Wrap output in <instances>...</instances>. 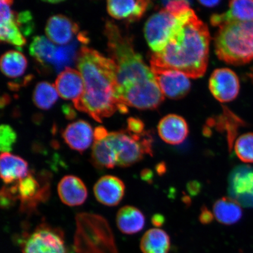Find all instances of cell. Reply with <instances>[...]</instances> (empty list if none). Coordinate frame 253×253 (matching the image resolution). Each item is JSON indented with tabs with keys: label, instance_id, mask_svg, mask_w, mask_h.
Wrapping results in <instances>:
<instances>
[{
	"label": "cell",
	"instance_id": "6",
	"mask_svg": "<svg viewBox=\"0 0 253 253\" xmlns=\"http://www.w3.org/2000/svg\"><path fill=\"white\" fill-rule=\"evenodd\" d=\"M116 152L117 166L128 167L143 159L144 155L153 156V138L148 132L135 135L127 130L109 132Z\"/></svg>",
	"mask_w": 253,
	"mask_h": 253
},
{
	"label": "cell",
	"instance_id": "4",
	"mask_svg": "<svg viewBox=\"0 0 253 253\" xmlns=\"http://www.w3.org/2000/svg\"><path fill=\"white\" fill-rule=\"evenodd\" d=\"M215 53L228 64L241 65L253 60V21L221 25L214 37Z\"/></svg>",
	"mask_w": 253,
	"mask_h": 253
},
{
	"label": "cell",
	"instance_id": "29",
	"mask_svg": "<svg viewBox=\"0 0 253 253\" xmlns=\"http://www.w3.org/2000/svg\"><path fill=\"white\" fill-rule=\"evenodd\" d=\"M58 96L55 85L46 82H41L34 88L33 102L41 109H49L56 103Z\"/></svg>",
	"mask_w": 253,
	"mask_h": 253
},
{
	"label": "cell",
	"instance_id": "43",
	"mask_svg": "<svg viewBox=\"0 0 253 253\" xmlns=\"http://www.w3.org/2000/svg\"><path fill=\"white\" fill-rule=\"evenodd\" d=\"M166 167L164 164H160L157 167V170L158 173H164L166 172Z\"/></svg>",
	"mask_w": 253,
	"mask_h": 253
},
{
	"label": "cell",
	"instance_id": "17",
	"mask_svg": "<svg viewBox=\"0 0 253 253\" xmlns=\"http://www.w3.org/2000/svg\"><path fill=\"white\" fill-rule=\"evenodd\" d=\"M79 31L77 24L66 16L58 14L50 17L45 27L47 39L58 45H65Z\"/></svg>",
	"mask_w": 253,
	"mask_h": 253
},
{
	"label": "cell",
	"instance_id": "38",
	"mask_svg": "<svg viewBox=\"0 0 253 253\" xmlns=\"http://www.w3.org/2000/svg\"><path fill=\"white\" fill-rule=\"evenodd\" d=\"M188 191L192 195H197L201 191V185L197 181H192L188 183Z\"/></svg>",
	"mask_w": 253,
	"mask_h": 253
},
{
	"label": "cell",
	"instance_id": "24",
	"mask_svg": "<svg viewBox=\"0 0 253 253\" xmlns=\"http://www.w3.org/2000/svg\"><path fill=\"white\" fill-rule=\"evenodd\" d=\"M213 210L216 220L225 225H232L239 221L242 217L240 205L231 198L219 199L215 202Z\"/></svg>",
	"mask_w": 253,
	"mask_h": 253
},
{
	"label": "cell",
	"instance_id": "26",
	"mask_svg": "<svg viewBox=\"0 0 253 253\" xmlns=\"http://www.w3.org/2000/svg\"><path fill=\"white\" fill-rule=\"evenodd\" d=\"M0 67L6 77L17 78L24 74L27 67V61L20 52L9 50L1 56Z\"/></svg>",
	"mask_w": 253,
	"mask_h": 253
},
{
	"label": "cell",
	"instance_id": "13",
	"mask_svg": "<svg viewBox=\"0 0 253 253\" xmlns=\"http://www.w3.org/2000/svg\"><path fill=\"white\" fill-rule=\"evenodd\" d=\"M12 3L13 1L10 0H1L0 1V40L1 42L22 47L26 43V40L16 24L15 13L11 8Z\"/></svg>",
	"mask_w": 253,
	"mask_h": 253
},
{
	"label": "cell",
	"instance_id": "40",
	"mask_svg": "<svg viewBox=\"0 0 253 253\" xmlns=\"http://www.w3.org/2000/svg\"><path fill=\"white\" fill-rule=\"evenodd\" d=\"M141 177L144 181L151 183L153 181V173L150 169H145L142 170Z\"/></svg>",
	"mask_w": 253,
	"mask_h": 253
},
{
	"label": "cell",
	"instance_id": "20",
	"mask_svg": "<svg viewBox=\"0 0 253 253\" xmlns=\"http://www.w3.org/2000/svg\"><path fill=\"white\" fill-rule=\"evenodd\" d=\"M228 10L221 14L211 15V23L213 26L221 25L237 21H253V1H231Z\"/></svg>",
	"mask_w": 253,
	"mask_h": 253
},
{
	"label": "cell",
	"instance_id": "12",
	"mask_svg": "<svg viewBox=\"0 0 253 253\" xmlns=\"http://www.w3.org/2000/svg\"><path fill=\"white\" fill-rule=\"evenodd\" d=\"M125 189L124 182L118 177L105 175L95 183L93 191L100 203L107 207H115L124 197Z\"/></svg>",
	"mask_w": 253,
	"mask_h": 253
},
{
	"label": "cell",
	"instance_id": "10",
	"mask_svg": "<svg viewBox=\"0 0 253 253\" xmlns=\"http://www.w3.org/2000/svg\"><path fill=\"white\" fill-rule=\"evenodd\" d=\"M209 87L215 99L221 103L229 102L239 94V79L229 68L217 69L211 76Z\"/></svg>",
	"mask_w": 253,
	"mask_h": 253
},
{
	"label": "cell",
	"instance_id": "28",
	"mask_svg": "<svg viewBox=\"0 0 253 253\" xmlns=\"http://www.w3.org/2000/svg\"><path fill=\"white\" fill-rule=\"evenodd\" d=\"M7 191L12 199L17 198L22 202H32L40 195V186L37 180L30 174Z\"/></svg>",
	"mask_w": 253,
	"mask_h": 253
},
{
	"label": "cell",
	"instance_id": "2",
	"mask_svg": "<svg viewBox=\"0 0 253 253\" xmlns=\"http://www.w3.org/2000/svg\"><path fill=\"white\" fill-rule=\"evenodd\" d=\"M77 63L84 82L82 96L74 102L76 109L88 114L98 122L109 118L117 111L128 112V106L120 99L115 63L99 52L82 46Z\"/></svg>",
	"mask_w": 253,
	"mask_h": 253
},
{
	"label": "cell",
	"instance_id": "33",
	"mask_svg": "<svg viewBox=\"0 0 253 253\" xmlns=\"http://www.w3.org/2000/svg\"><path fill=\"white\" fill-rule=\"evenodd\" d=\"M15 20L22 34L27 36L33 33L34 23L30 11H25L15 14Z\"/></svg>",
	"mask_w": 253,
	"mask_h": 253
},
{
	"label": "cell",
	"instance_id": "27",
	"mask_svg": "<svg viewBox=\"0 0 253 253\" xmlns=\"http://www.w3.org/2000/svg\"><path fill=\"white\" fill-rule=\"evenodd\" d=\"M57 47L52 41L44 36L34 37L29 50L32 57L42 65L52 64Z\"/></svg>",
	"mask_w": 253,
	"mask_h": 253
},
{
	"label": "cell",
	"instance_id": "18",
	"mask_svg": "<svg viewBox=\"0 0 253 253\" xmlns=\"http://www.w3.org/2000/svg\"><path fill=\"white\" fill-rule=\"evenodd\" d=\"M62 137L71 149L84 152L88 149L94 140V131L91 126L84 120L72 123L62 132Z\"/></svg>",
	"mask_w": 253,
	"mask_h": 253
},
{
	"label": "cell",
	"instance_id": "22",
	"mask_svg": "<svg viewBox=\"0 0 253 253\" xmlns=\"http://www.w3.org/2000/svg\"><path fill=\"white\" fill-rule=\"evenodd\" d=\"M119 229L126 235H134L144 228V215L137 208L125 206L120 208L116 216Z\"/></svg>",
	"mask_w": 253,
	"mask_h": 253
},
{
	"label": "cell",
	"instance_id": "32",
	"mask_svg": "<svg viewBox=\"0 0 253 253\" xmlns=\"http://www.w3.org/2000/svg\"><path fill=\"white\" fill-rule=\"evenodd\" d=\"M17 140V134L11 126L2 125L0 126V150L1 153H10Z\"/></svg>",
	"mask_w": 253,
	"mask_h": 253
},
{
	"label": "cell",
	"instance_id": "44",
	"mask_svg": "<svg viewBox=\"0 0 253 253\" xmlns=\"http://www.w3.org/2000/svg\"><path fill=\"white\" fill-rule=\"evenodd\" d=\"M250 77H251L252 81L253 82V69L252 70L251 74H250Z\"/></svg>",
	"mask_w": 253,
	"mask_h": 253
},
{
	"label": "cell",
	"instance_id": "23",
	"mask_svg": "<svg viewBox=\"0 0 253 253\" xmlns=\"http://www.w3.org/2000/svg\"><path fill=\"white\" fill-rule=\"evenodd\" d=\"M91 160L94 166L100 169H112L117 166L118 158L108 135L103 140L94 141Z\"/></svg>",
	"mask_w": 253,
	"mask_h": 253
},
{
	"label": "cell",
	"instance_id": "19",
	"mask_svg": "<svg viewBox=\"0 0 253 253\" xmlns=\"http://www.w3.org/2000/svg\"><path fill=\"white\" fill-rule=\"evenodd\" d=\"M58 192L63 203L69 207L81 205L87 198L86 185L74 175H66L62 178L59 182Z\"/></svg>",
	"mask_w": 253,
	"mask_h": 253
},
{
	"label": "cell",
	"instance_id": "1",
	"mask_svg": "<svg viewBox=\"0 0 253 253\" xmlns=\"http://www.w3.org/2000/svg\"><path fill=\"white\" fill-rule=\"evenodd\" d=\"M108 51L115 63L119 94L126 106L140 110L157 108L164 96L151 68L136 52L131 38L112 21L104 26Z\"/></svg>",
	"mask_w": 253,
	"mask_h": 253
},
{
	"label": "cell",
	"instance_id": "11",
	"mask_svg": "<svg viewBox=\"0 0 253 253\" xmlns=\"http://www.w3.org/2000/svg\"><path fill=\"white\" fill-rule=\"evenodd\" d=\"M152 72L164 96L171 99H180L186 96L191 90L189 78L181 72L172 70Z\"/></svg>",
	"mask_w": 253,
	"mask_h": 253
},
{
	"label": "cell",
	"instance_id": "5",
	"mask_svg": "<svg viewBox=\"0 0 253 253\" xmlns=\"http://www.w3.org/2000/svg\"><path fill=\"white\" fill-rule=\"evenodd\" d=\"M74 247L78 253H118L112 229L99 215L81 213L76 217Z\"/></svg>",
	"mask_w": 253,
	"mask_h": 253
},
{
	"label": "cell",
	"instance_id": "21",
	"mask_svg": "<svg viewBox=\"0 0 253 253\" xmlns=\"http://www.w3.org/2000/svg\"><path fill=\"white\" fill-rule=\"evenodd\" d=\"M0 171L1 179L6 184L17 182L30 175L27 161L10 153H1Z\"/></svg>",
	"mask_w": 253,
	"mask_h": 253
},
{
	"label": "cell",
	"instance_id": "30",
	"mask_svg": "<svg viewBox=\"0 0 253 253\" xmlns=\"http://www.w3.org/2000/svg\"><path fill=\"white\" fill-rule=\"evenodd\" d=\"M237 156L245 163H253V133L243 134L237 139L235 145Z\"/></svg>",
	"mask_w": 253,
	"mask_h": 253
},
{
	"label": "cell",
	"instance_id": "35",
	"mask_svg": "<svg viewBox=\"0 0 253 253\" xmlns=\"http://www.w3.org/2000/svg\"><path fill=\"white\" fill-rule=\"evenodd\" d=\"M144 123L140 119L130 118L127 120V128L126 130L135 135H141L146 131L145 130Z\"/></svg>",
	"mask_w": 253,
	"mask_h": 253
},
{
	"label": "cell",
	"instance_id": "16",
	"mask_svg": "<svg viewBox=\"0 0 253 253\" xmlns=\"http://www.w3.org/2000/svg\"><path fill=\"white\" fill-rule=\"evenodd\" d=\"M151 2L145 0H109L107 9L111 17L129 22L140 19L149 7Z\"/></svg>",
	"mask_w": 253,
	"mask_h": 253
},
{
	"label": "cell",
	"instance_id": "41",
	"mask_svg": "<svg viewBox=\"0 0 253 253\" xmlns=\"http://www.w3.org/2000/svg\"><path fill=\"white\" fill-rule=\"evenodd\" d=\"M63 113L65 114L66 118L69 119H72L75 116V112L74 109L71 108V107L68 105H65L63 107Z\"/></svg>",
	"mask_w": 253,
	"mask_h": 253
},
{
	"label": "cell",
	"instance_id": "14",
	"mask_svg": "<svg viewBox=\"0 0 253 253\" xmlns=\"http://www.w3.org/2000/svg\"><path fill=\"white\" fill-rule=\"evenodd\" d=\"M158 132L161 139L170 145H178L185 140L189 134L187 123L182 117L167 115L160 120Z\"/></svg>",
	"mask_w": 253,
	"mask_h": 253
},
{
	"label": "cell",
	"instance_id": "31",
	"mask_svg": "<svg viewBox=\"0 0 253 253\" xmlns=\"http://www.w3.org/2000/svg\"><path fill=\"white\" fill-rule=\"evenodd\" d=\"M76 47V43L57 47L53 62V65L57 71H62L63 68H66V66L72 64L75 58H77Z\"/></svg>",
	"mask_w": 253,
	"mask_h": 253
},
{
	"label": "cell",
	"instance_id": "37",
	"mask_svg": "<svg viewBox=\"0 0 253 253\" xmlns=\"http://www.w3.org/2000/svg\"><path fill=\"white\" fill-rule=\"evenodd\" d=\"M108 134L109 132L103 126H97L94 131V141L103 140Z\"/></svg>",
	"mask_w": 253,
	"mask_h": 253
},
{
	"label": "cell",
	"instance_id": "25",
	"mask_svg": "<svg viewBox=\"0 0 253 253\" xmlns=\"http://www.w3.org/2000/svg\"><path fill=\"white\" fill-rule=\"evenodd\" d=\"M170 248L169 236L160 229L148 230L141 240L140 249L143 253H169Z\"/></svg>",
	"mask_w": 253,
	"mask_h": 253
},
{
	"label": "cell",
	"instance_id": "39",
	"mask_svg": "<svg viewBox=\"0 0 253 253\" xmlns=\"http://www.w3.org/2000/svg\"><path fill=\"white\" fill-rule=\"evenodd\" d=\"M151 221L154 226L159 227L163 226L164 222H165V218L163 215L156 214L152 217Z\"/></svg>",
	"mask_w": 253,
	"mask_h": 253
},
{
	"label": "cell",
	"instance_id": "7",
	"mask_svg": "<svg viewBox=\"0 0 253 253\" xmlns=\"http://www.w3.org/2000/svg\"><path fill=\"white\" fill-rule=\"evenodd\" d=\"M182 14L175 17L164 8L148 18L145 25L144 35L154 53L161 52L166 48L181 23Z\"/></svg>",
	"mask_w": 253,
	"mask_h": 253
},
{
	"label": "cell",
	"instance_id": "9",
	"mask_svg": "<svg viewBox=\"0 0 253 253\" xmlns=\"http://www.w3.org/2000/svg\"><path fill=\"white\" fill-rule=\"evenodd\" d=\"M230 198L243 207L253 208V169L248 166L237 167L229 178Z\"/></svg>",
	"mask_w": 253,
	"mask_h": 253
},
{
	"label": "cell",
	"instance_id": "42",
	"mask_svg": "<svg viewBox=\"0 0 253 253\" xmlns=\"http://www.w3.org/2000/svg\"><path fill=\"white\" fill-rule=\"evenodd\" d=\"M199 2L202 5L205 6L207 7H216V5H219L220 2V1H199Z\"/></svg>",
	"mask_w": 253,
	"mask_h": 253
},
{
	"label": "cell",
	"instance_id": "34",
	"mask_svg": "<svg viewBox=\"0 0 253 253\" xmlns=\"http://www.w3.org/2000/svg\"><path fill=\"white\" fill-rule=\"evenodd\" d=\"M164 9H166L170 14L177 17L191 8L188 1L181 0V1H167Z\"/></svg>",
	"mask_w": 253,
	"mask_h": 253
},
{
	"label": "cell",
	"instance_id": "3",
	"mask_svg": "<svg viewBox=\"0 0 253 253\" xmlns=\"http://www.w3.org/2000/svg\"><path fill=\"white\" fill-rule=\"evenodd\" d=\"M210 41L207 25L190 9L182 14L181 23L166 48L152 55L151 70L175 71L193 79L203 77L208 65Z\"/></svg>",
	"mask_w": 253,
	"mask_h": 253
},
{
	"label": "cell",
	"instance_id": "36",
	"mask_svg": "<svg viewBox=\"0 0 253 253\" xmlns=\"http://www.w3.org/2000/svg\"><path fill=\"white\" fill-rule=\"evenodd\" d=\"M214 214L211 212L207 207H202L201 213L199 214V219L203 224H208L212 222L214 219Z\"/></svg>",
	"mask_w": 253,
	"mask_h": 253
},
{
	"label": "cell",
	"instance_id": "8",
	"mask_svg": "<svg viewBox=\"0 0 253 253\" xmlns=\"http://www.w3.org/2000/svg\"><path fill=\"white\" fill-rule=\"evenodd\" d=\"M20 244L23 253H67L61 231L41 225L24 236Z\"/></svg>",
	"mask_w": 253,
	"mask_h": 253
},
{
	"label": "cell",
	"instance_id": "15",
	"mask_svg": "<svg viewBox=\"0 0 253 253\" xmlns=\"http://www.w3.org/2000/svg\"><path fill=\"white\" fill-rule=\"evenodd\" d=\"M55 86L59 96L66 100H71L74 103L83 94V78L79 71L66 67L57 77Z\"/></svg>",
	"mask_w": 253,
	"mask_h": 253
}]
</instances>
